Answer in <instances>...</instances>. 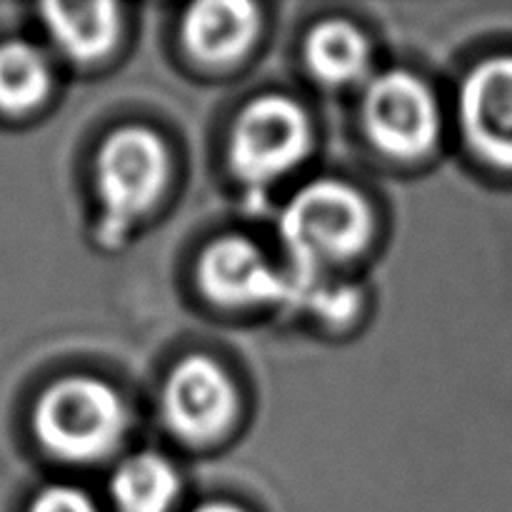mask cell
<instances>
[{
  "instance_id": "1",
  "label": "cell",
  "mask_w": 512,
  "mask_h": 512,
  "mask_svg": "<svg viewBox=\"0 0 512 512\" xmlns=\"http://www.w3.org/2000/svg\"><path fill=\"white\" fill-rule=\"evenodd\" d=\"M373 218L363 195L340 180H315L280 215V235L303 275L343 263L368 243Z\"/></svg>"
},
{
  "instance_id": "2",
  "label": "cell",
  "mask_w": 512,
  "mask_h": 512,
  "mask_svg": "<svg viewBox=\"0 0 512 512\" xmlns=\"http://www.w3.org/2000/svg\"><path fill=\"white\" fill-rule=\"evenodd\" d=\"M125 433V408L110 385L95 378H65L50 385L35 408V435L65 463H95L115 450Z\"/></svg>"
},
{
  "instance_id": "3",
  "label": "cell",
  "mask_w": 512,
  "mask_h": 512,
  "mask_svg": "<svg viewBox=\"0 0 512 512\" xmlns=\"http://www.w3.org/2000/svg\"><path fill=\"white\" fill-rule=\"evenodd\" d=\"M168 175V153L153 130H115L98 155V193L103 200V238H123L135 218L155 203Z\"/></svg>"
},
{
  "instance_id": "4",
  "label": "cell",
  "mask_w": 512,
  "mask_h": 512,
  "mask_svg": "<svg viewBox=\"0 0 512 512\" xmlns=\"http://www.w3.org/2000/svg\"><path fill=\"white\" fill-rule=\"evenodd\" d=\"M308 148L310 125L300 105L265 95L240 113L230 138V165L243 183L263 188L298 168Z\"/></svg>"
},
{
  "instance_id": "5",
  "label": "cell",
  "mask_w": 512,
  "mask_h": 512,
  "mask_svg": "<svg viewBox=\"0 0 512 512\" xmlns=\"http://www.w3.org/2000/svg\"><path fill=\"white\" fill-rule=\"evenodd\" d=\"M363 123L375 148L400 160L428 153L440 128L438 105L428 85L403 70H390L370 80Z\"/></svg>"
},
{
  "instance_id": "6",
  "label": "cell",
  "mask_w": 512,
  "mask_h": 512,
  "mask_svg": "<svg viewBox=\"0 0 512 512\" xmlns=\"http://www.w3.org/2000/svg\"><path fill=\"white\" fill-rule=\"evenodd\" d=\"M238 398L223 368L208 358H185L173 368L163 388V415L175 435L203 443L233 420Z\"/></svg>"
},
{
  "instance_id": "7",
  "label": "cell",
  "mask_w": 512,
  "mask_h": 512,
  "mask_svg": "<svg viewBox=\"0 0 512 512\" xmlns=\"http://www.w3.org/2000/svg\"><path fill=\"white\" fill-rule=\"evenodd\" d=\"M460 125L480 160L512 170V55L470 70L460 88Z\"/></svg>"
},
{
  "instance_id": "8",
  "label": "cell",
  "mask_w": 512,
  "mask_h": 512,
  "mask_svg": "<svg viewBox=\"0 0 512 512\" xmlns=\"http://www.w3.org/2000/svg\"><path fill=\"white\" fill-rule=\"evenodd\" d=\"M200 288L223 305H260L290 298V285L248 238L228 235L200 258Z\"/></svg>"
},
{
  "instance_id": "9",
  "label": "cell",
  "mask_w": 512,
  "mask_h": 512,
  "mask_svg": "<svg viewBox=\"0 0 512 512\" xmlns=\"http://www.w3.org/2000/svg\"><path fill=\"white\" fill-rule=\"evenodd\" d=\"M258 33V8L245 0H208L185 13L183 38L190 53L208 63L243 55Z\"/></svg>"
},
{
  "instance_id": "10",
  "label": "cell",
  "mask_w": 512,
  "mask_h": 512,
  "mask_svg": "<svg viewBox=\"0 0 512 512\" xmlns=\"http://www.w3.org/2000/svg\"><path fill=\"white\" fill-rule=\"evenodd\" d=\"M43 23L55 45L80 63L103 58L120 28L113 3H45Z\"/></svg>"
},
{
  "instance_id": "11",
  "label": "cell",
  "mask_w": 512,
  "mask_h": 512,
  "mask_svg": "<svg viewBox=\"0 0 512 512\" xmlns=\"http://www.w3.org/2000/svg\"><path fill=\"white\" fill-rule=\"evenodd\" d=\"M178 490V473L158 453L133 455L110 480V495L118 512H168Z\"/></svg>"
},
{
  "instance_id": "12",
  "label": "cell",
  "mask_w": 512,
  "mask_h": 512,
  "mask_svg": "<svg viewBox=\"0 0 512 512\" xmlns=\"http://www.w3.org/2000/svg\"><path fill=\"white\" fill-rule=\"evenodd\" d=\"M308 65L323 83L350 85L365 78L370 48L363 33L345 20H325L315 25L305 45Z\"/></svg>"
},
{
  "instance_id": "13",
  "label": "cell",
  "mask_w": 512,
  "mask_h": 512,
  "mask_svg": "<svg viewBox=\"0 0 512 512\" xmlns=\"http://www.w3.org/2000/svg\"><path fill=\"white\" fill-rule=\"evenodd\" d=\"M50 88V68L35 45L10 40L0 45V108L23 113L35 108Z\"/></svg>"
},
{
  "instance_id": "14",
  "label": "cell",
  "mask_w": 512,
  "mask_h": 512,
  "mask_svg": "<svg viewBox=\"0 0 512 512\" xmlns=\"http://www.w3.org/2000/svg\"><path fill=\"white\" fill-rule=\"evenodd\" d=\"M30 512H98L93 500L70 485H50L30 505Z\"/></svg>"
},
{
  "instance_id": "15",
  "label": "cell",
  "mask_w": 512,
  "mask_h": 512,
  "mask_svg": "<svg viewBox=\"0 0 512 512\" xmlns=\"http://www.w3.org/2000/svg\"><path fill=\"white\" fill-rule=\"evenodd\" d=\"M193 512H243V510H238L235 505H228V503H208V505H203V508H198Z\"/></svg>"
}]
</instances>
